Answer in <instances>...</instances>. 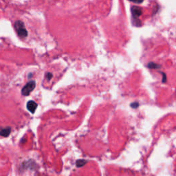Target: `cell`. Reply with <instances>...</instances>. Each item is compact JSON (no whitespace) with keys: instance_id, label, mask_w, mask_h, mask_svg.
<instances>
[{"instance_id":"cell-2","label":"cell","mask_w":176,"mask_h":176,"mask_svg":"<svg viewBox=\"0 0 176 176\" xmlns=\"http://www.w3.org/2000/svg\"><path fill=\"white\" fill-rule=\"evenodd\" d=\"M36 83L34 81H31L28 82L25 86L24 87L23 89L21 90V94L24 96H28L30 94V92H32L34 90V89L35 88Z\"/></svg>"},{"instance_id":"cell-6","label":"cell","mask_w":176,"mask_h":176,"mask_svg":"<svg viewBox=\"0 0 176 176\" xmlns=\"http://www.w3.org/2000/svg\"><path fill=\"white\" fill-rule=\"evenodd\" d=\"M47 75H48V80H50V78H51L52 77V74L51 73H48V74H47Z\"/></svg>"},{"instance_id":"cell-7","label":"cell","mask_w":176,"mask_h":176,"mask_svg":"<svg viewBox=\"0 0 176 176\" xmlns=\"http://www.w3.org/2000/svg\"><path fill=\"white\" fill-rule=\"evenodd\" d=\"M131 1H134V2H138V3H140L141 2V1H143V0H131Z\"/></svg>"},{"instance_id":"cell-3","label":"cell","mask_w":176,"mask_h":176,"mask_svg":"<svg viewBox=\"0 0 176 176\" xmlns=\"http://www.w3.org/2000/svg\"><path fill=\"white\" fill-rule=\"evenodd\" d=\"M37 108V104L33 100H30L28 101L27 103V109L29 110V112L31 113H34L35 112L36 109Z\"/></svg>"},{"instance_id":"cell-1","label":"cell","mask_w":176,"mask_h":176,"mask_svg":"<svg viewBox=\"0 0 176 176\" xmlns=\"http://www.w3.org/2000/svg\"><path fill=\"white\" fill-rule=\"evenodd\" d=\"M15 28L20 37L25 38L28 36V31L26 29L25 25L21 21H17L15 24Z\"/></svg>"},{"instance_id":"cell-4","label":"cell","mask_w":176,"mask_h":176,"mask_svg":"<svg viewBox=\"0 0 176 176\" xmlns=\"http://www.w3.org/2000/svg\"><path fill=\"white\" fill-rule=\"evenodd\" d=\"M11 131V127H6V128L1 129L0 130V135L4 137H8L10 134Z\"/></svg>"},{"instance_id":"cell-5","label":"cell","mask_w":176,"mask_h":176,"mask_svg":"<svg viewBox=\"0 0 176 176\" xmlns=\"http://www.w3.org/2000/svg\"><path fill=\"white\" fill-rule=\"evenodd\" d=\"M86 163V161L84 160H78L76 161V165L77 167H81L85 165V164Z\"/></svg>"}]
</instances>
